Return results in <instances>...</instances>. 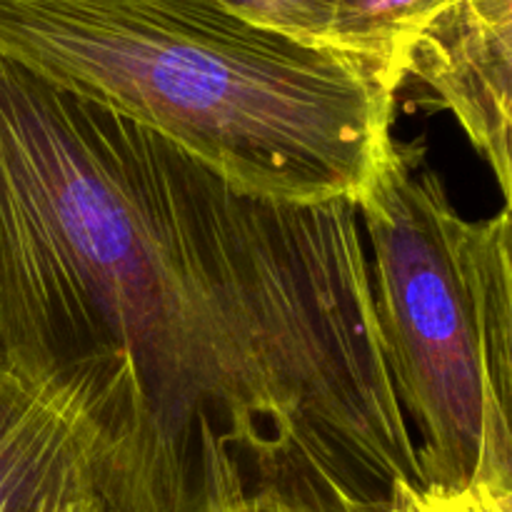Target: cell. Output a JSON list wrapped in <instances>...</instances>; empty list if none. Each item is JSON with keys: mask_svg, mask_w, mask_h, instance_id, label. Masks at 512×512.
Wrapping results in <instances>:
<instances>
[{"mask_svg": "<svg viewBox=\"0 0 512 512\" xmlns=\"http://www.w3.org/2000/svg\"><path fill=\"white\" fill-rule=\"evenodd\" d=\"M0 370L95 512H393L423 485L353 200L285 203L0 55Z\"/></svg>", "mask_w": 512, "mask_h": 512, "instance_id": "obj_1", "label": "cell"}, {"mask_svg": "<svg viewBox=\"0 0 512 512\" xmlns=\"http://www.w3.org/2000/svg\"><path fill=\"white\" fill-rule=\"evenodd\" d=\"M0 55L285 203H355L395 123L343 55L220 0H0Z\"/></svg>", "mask_w": 512, "mask_h": 512, "instance_id": "obj_2", "label": "cell"}, {"mask_svg": "<svg viewBox=\"0 0 512 512\" xmlns=\"http://www.w3.org/2000/svg\"><path fill=\"white\" fill-rule=\"evenodd\" d=\"M355 210L420 483L512 485L510 208L463 218L428 143L390 133Z\"/></svg>", "mask_w": 512, "mask_h": 512, "instance_id": "obj_3", "label": "cell"}, {"mask_svg": "<svg viewBox=\"0 0 512 512\" xmlns=\"http://www.w3.org/2000/svg\"><path fill=\"white\" fill-rule=\"evenodd\" d=\"M405 83L433 95L512 198V0H450L413 43Z\"/></svg>", "mask_w": 512, "mask_h": 512, "instance_id": "obj_4", "label": "cell"}, {"mask_svg": "<svg viewBox=\"0 0 512 512\" xmlns=\"http://www.w3.org/2000/svg\"><path fill=\"white\" fill-rule=\"evenodd\" d=\"M88 498V440L70 400L0 370V512Z\"/></svg>", "mask_w": 512, "mask_h": 512, "instance_id": "obj_5", "label": "cell"}, {"mask_svg": "<svg viewBox=\"0 0 512 512\" xmlns=\"http://www.w3.org/2000/svg\"><path fill=\"white\" fill-rule=\"evenodd\" d=\"M450 0H338L328 48L343 55L363 78L395 103L405 85V63L425 25Z\"/></svg>", "mask_w": 512, "mask_h": 512, "instance_id": "obj_6", "label": "cell"}, {"mask_svg": "<svg viewBox=\"0 0 512 512\" xmlns=\"http://www.w3.org/2000/svg\"><path fill=\"white\" fill-rule=\"evenodd\" d=\"M220 3L260 28L275 30L300 43L328 48L325 43L338 0H220Z\"/></svg>", "mask_w": 512, "mask_h": 512, "instance_id": "obj_7", "label": "cell"}, {"mask_svg": "<svg viewBox=\"0 0 512 512\" xmlns=\"http://www.w3.org/2000/svg\"><path fill=\"white\" fill-rule=\"evenodd\" d=\"M393 512H512V485H405L395 500Z\"/></svg>", "mask_w": 512, "mask_h": 512, "instance_id": "obj_8", "label": "cell"}, {"mask_svg": "<svg viewBox=\"0 0 512 512\" xmlns=\"http://www.w3.org/2000/svg\"><path fill=\"white\" fill-rule=\"evenodd\" d=\"M33 512H95L88 498H53L40 503Z\"/></svg>", "mask_w": 512, "mask_h": 512, "instance_id": "obj_9", "label": "cell"}, {"mask_svg": "<svg viewBox=\"0 0 512 512\" xmlns=\"http://www.w3.org/2000/svg\"><path fill=\"white\" fill-rule=\"evenodd\" d=\"M230 512H260V510H253V508H240V510H230Z\"/></svg>", "mask_w": 512, "mask_h": 512, "instance_id": "obj_10", "label": "cell"}]
</instances>
